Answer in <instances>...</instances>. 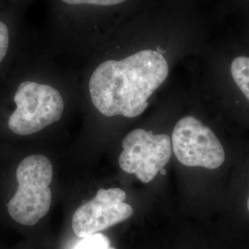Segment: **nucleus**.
Returning <instances> with one entry per match:
<instances>
[{"mask_svg": "<svg viewBox=\"0 0 249 249\" xmlns=\"http://www.w3.org/2000/svg\"><path fill=\"white\" fill-rule=\"evenodd\" d=\"M231 19L232 21H235V25L230 34L240 45L249 51V13L233 17Z\"/></svg>", "mask_w": 249, "mask_h": 249, "instance_id": "nucleus-7", "label": "nucleus"}, {"mask_svg": "<svg viewBox=\"0 0 249 249\" xmlns=\"http://www.w3.org/2000/svg\"><path fill=\"white\" fill-rule=\"evenodd\" d=\"M119 166L133 174L142 183L152 181L172 156V142L165 134H153L142 128L134 129L122 142Z\"/></svg>", "mask_w": 249, "mask_h": 249, "instance_id": "nucleus-5", "label": "nucleus"}, {"mask_svg": "<svg viewBox=\"0 0 249 249\" xmlns=\"http://www.w3.org/2000/svg\"><path fill=\"white\" fill-rule=\"evenodd\" d=\"M14 102L17 107L9 116V127L20 136L37 133L57 122L64 111L61 93L50 85L36 81L20 83Z\"/></svg>", "mask_w": 249, "mask_h": 249, "instance_id": "nucleus-3", "label": "nucleus"}, {"mask_svg": "<svg viewBox=\"0 0 249 249\" xmlns=\"http://www.w3.org/2000/svg\"><path fill=\"white\" fill-rule=\"evenodd\" d=\"M160 173L162 175V176H165L166 175V171H165V169L164 168H162V169L160 170Z\"/></svg>", "mask_w": 249, "mask_h": 249, "instance_id": "nucleus-11", "label": "nucleus"}, {"mask_svg": "<svg viewBox=\"0 0 249 249\" xmlns=\"http://www.w3.org/2000/svg\"><path fill=\"white\" fill-rule=\"evenodd\" d=\"M170 51L166 44L158 42L122 59L100 64L89 79L93 106L108 117L142 115L149 99L169 76Z\"/></svg>", "mask_w": 249, "mask_h": 249, "instance_id": "nucleus-1", "label": "nucleus"}, {"mask_svg": "<svg viewBox=\"0 0 249 249\" xmlns=\"http://www.w3.org/2000/svg\"><path fill=\"white\" fill-rule=\"evenodd\" d=\"M110 248V240L105 234L99 232L84 238L75 249H111Z\"/></svg>", "mask_w": 249, "mask_h": 249, "instance_id": "nucleus-8", "label": "nucleus"}, {"mask_svg": "<svg viewBox=\"0 0 249 249\" xmlns=\"http://www.w3.org/2000/svg\"><path fill=\"white\" fill-rule=\"evenodd\" d=\"M9 45V29L3 21H0V63L3 61L4 57L7 54Z\"/></svg>", "mask_w": 249, "mask_h": 249, "instance_id": "nucleus-10", "label": "nucleus"}, {"mask_svg": "<svg viewBox=\"0 0 249 249\" xmlns=\"http://www.w3.org/2000/svg\"><path fill=\"white\" fill-rule=\"evenodd\" d=\"M128 0H62V2L69 5H92L100 7H110L120 5Z\"/></svg>", "mask_w": 249, "mask_h": 249, "instance_id": "nucleus-9", "label": "nucleus"}, {"mask_svg": "<svg viewBox=\"0 0 249 249\" xmlns=\"http://www.w3.org/2000/svg\"><path fill=\"white\" fill-rule=\"evenodd\" d=\"M53 174V165L45 155H30L20 161L16 172L18 189L8 203L9 216L16 223L32 226L48 213Z\"/></svg>", "mask_w": 249, "mask_h": 249, "instance_id": "nucleus-2", "label": "nucleus"}, {"mask_svg": "<svg viewBox=\"0 0 249 249\" xmlns=\"http://www.w3.org/2000/svg\"><path fill=\"white\" fill-rule=\"evenodd\" d=\"M115 249V248H112V249Z\"/></svg>", "mask_w": 249, "mask_h": 249, "instance_id": "nucleus-13", "label": "nucleus"}, {"mask_svg": "<svg viewBox=\"0 0 249 249\" xmlns=\"http://www.w3.org/2000/svg\"><path fill=\"white\" fill-rule=\"evenodd\" d=\"M248 209H249V200H248Z\"/></svg>", "mask_w": 249, "mask_h": 249, "instance_id": "nucleus-12", "label": "nucleus"}, {"mask_svg": "<svg viewBox=\"0 0 249 249\" xmlns=\"http://www.w3.org/2000/svg\"><path fill=\"white\" fill-rule=\"evenodd\" d=\"M125 197V192L118 187L99 189L96 196L73 214L74 233L84 239L129 219L133 209L124 202Z\"/></svg>", "mask_w": 249, "mask_h": 249, "instance_id": "nucleus-6", "label": "nucleus"}, {"mask_svg": "<svg viewBox=\"0 0 249 249\" xmlns=\"http://www.w3.org/2000/svg\"><path fill=\"white\" fill-rule=\"evenodd\" d=\"M172 149L178 160L189 167L217 169L225 160L222 143L196 116H183L178 120L172 136Z\"/></svg>", "mask_w": 249, "mask_h": 249, "instance_id": "nucleus-4", "label": "nucleus"}]
</instances>
